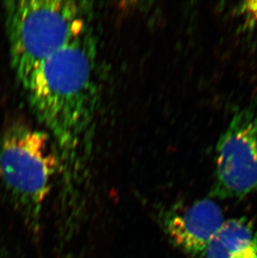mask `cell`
Masks as SVG:
<instances>
[{
    "mask_svg": "<svg viewBox=\"0 0 257 258\" xmlns=\"http://www.w3.org/2000/svg\"><path fill=\"white\" fill-rule=\"evenodd\" d=\"M93 26L44 62L25 89L34 115L58 151V227L74 233L86 210V183L99 98Z\"/></svg>",
    "mask_w": 257,
    "mask_h": 258,
    "instance_id": "6da1fadb",
    "label": "cell"
},
{
    "mask_svg": "<svg viewBox=\"0 0 257 258\" xmlns=\"http://www.w3.org/2000/svg\"><path fill=\"white\" fill-rule=\"evenodd\" d=\"M10 58L25 87L40 66L93 26V3L76 0L5 2Z\"/></svg>",
    "mask_w": 257,
    "mask_h": 258,
    "instance_id": "7a4b0ae2",
    "label": "cell"
},
{
    "mask_svg": "<svg viewBox=\"0 0 257 258\" xmlns=\"http://www.w3.org/2000/svg\"><path fill=\"white\" fill-rule=\"evenodd\" d=\"M59 171L58 151L44 129L17 125L0 138V182L35 236Z\"/></svg>",
    "mask_w": 257,
    "mask_h": 258,
    "instance_id": "3957f363",
    "label": "cell"
},
{
    "mask_svg": "<svg viewBox=\"0 0 257 258\" xmlns=\"http://www.w3.org/2000/svg\"><path fill=\"white\" fill-rule=\"evenodd\" d=\"M257 191V112L235 113L216 149L212 196L242 198Z\"/></svg>",
    "mask_w": 257,
    "mask_h": 258,
    "instance_id": "277c9868",
    "label": "cell"
},
{
    "mask_svg": "<svg viewBox=\"0 0 257 258\" xmlns=\"http://www.w3.org/2000/svg\"><path fill=\"white\" fill-rule=\"evenodd\" d=\"M225 221L221 207L210 199L159 212L160 227L168 239L176 248L193 257L202 258L209 241Z\"/></svg>",
    "mask_w": 257,
    "mask_h": 258,
    "instance_id": "5b68a950",
    "label": "cell"
},
{
    "mask_svg": "<svg viewBox=\"0 0 257 258\" xmlns=\"http://www.w3.org/2000/svg\"><path fill=\"white\" fill-rule=\"evenodd\" d=\"M202 258H257V231L244 218L225 221L209 241Z\"/></svg>",
    "mask_w": 257,
    "mask_h": 258,
    "instance_id": "8992f818",
    "label": "cell"
},
{
    "mask_svg": "<svg viewBox=\"0 0 257 258\" xmlns=\"http://www.w3.org/2000/svg\"><path fill=\"white\" fill-rule=\"evenodd\" d=\"M239 10L245 20L249 21L257 30V0L242 3Z\"/></svg>",
    "mask_w": 257,
    "mask_h": 258,
    "instance_id": "52a82bcc",
    "label": "cell"
}]
</instances>
